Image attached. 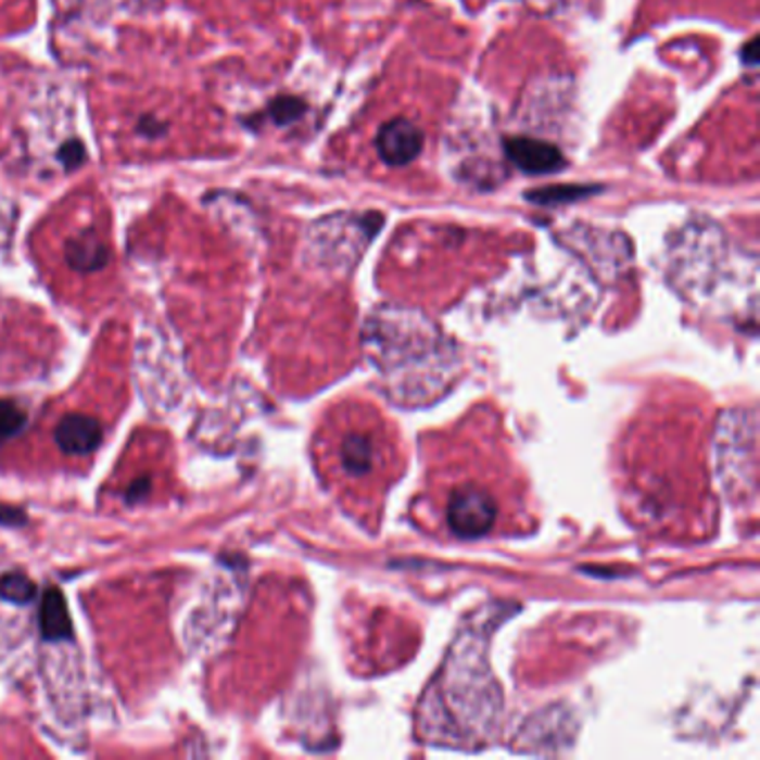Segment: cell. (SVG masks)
Segmentation results:
<instances>
[{
    "label": "cell",
    "mask_w": 760,
    "mask_h": 760,
    "mask_svg": "<svg viewBox=\"0 0 760 760\" xmlns=\"http://www.w3.org/2000/svg\"><path fill=\"white\" fill-rule=\"evenodd\" d=\"M448 527L459 537H482L493 529L495 502L493 497L476 486H461L448 499Z\"/></svg>",
    "instance_id": "obj_1"
},
{
    "label": "cell",
    "mask_w": 760,
    "mask_h": 760,
    "mask_svg": "<svg viewBox=\"0 0 760 760\" xmlns=\"http://www.w3.org/2000/svg\"><path fill=\"white\" fill-rule=\"evenodd\" d=\"M425 145V135L408 118H393L382 125L375 139V148L379 159L387 165H406L415 161Z\"/></svg>",
    "instance_id": "obj_2"
},
{
    "label": "cell",
    "mask_w": 760,
    "mask_h": 760,
    "mask_svg": "<svg viewBox=\"0 0 760 760\" xmlns=\"http://www.w3.org/2000/svg\"><path fill=\"white\" fill-rule=\"evenodd\" d=\"M504 150H506V156L511 159V163L527 175H554V173H560L567 165L562 152L554 143H546L540 139H529V137L506 139Z\"/></svg>",
    "instance_id": "obj_3"
},
{
    "label": "cell",
    "mask_w": 760,
    "mask_h": 760,
    "mask_svg": "<svg viewBox=\"0 0 760 760\" xmlns=\"http://www.w3.org/2000/svg\"><path fill=\"white\" fill-rule=\"evenodd\" d=\"M54 442L65 455H90L103 442V429L99 421L86 413H69L61 417L54 429Z\"/></svg>",
    "instance_id": "obj_4"
},
{
    "label": "cell",
    "mask_w": 760,
    "mask_h": 760,
    "mask_svg": "<svg viewBox=\"0 0 760 760\" xmlns=\"http://www.w3.org/2000/svg\"><path fill=\"white\" fill-rule=\"evenodd\" d=\"M65 262L72 270L83 275L99 273L110 264V245L97 230H83L67 239Z\"/></svg>",
    "instance_id": "obj_5"
},
{
    "label": "cell",
    "mask_w": 760,
    "mask_h": 760,
    "mask_svg": "<svg viewBox=\"0 0 760 760\" xmlns=\"http://www.w3.org/2000/svg\"><path fill=\"white\" fill-rule=\"evenodd\" d=\"M40 633L50 643L72 641L74 636L67 600L59 586H48L40 598Z\"/></svg>",
    "instance_id": "obj_6"
},
{
    "label": "cell",
    "mask_w": 760,
    "mask_h": 760,
    "mask_svg": "<svg viewBox=\"0 0 760 760\" xmlns=\"http://www.w3.org/2000/svg\"><path fill=\"white\" fill-rule=\"evenodd\" d=\"M375 448L366 435H349L342 444V467L351 476H366L372 469Z\"/></svg>",
    "instance_id": "obj_7"
},
{
    "label": "cell",
    "mask_w": 760,
    "mask_h": 760,
    "mask_svg": "<svg viewBox=\"0 0 760 760\" xmlns=\"http://www.w3.org/2000/svg\"><path fill=\"white\" fill-rule=\"evenodd\" d=\"M600 186H546L537 190L524 192L527 201L537 205H558V203H573L588 194H598Z\"/></svg>",
    "instance_id": "obj_8"
},
{
    "label": "cell",
    "mask_w": 760,
    "mask_h": 760,
    "mask_svg": "<svg viewBox=\"0 0 760 760\" xmlns=\"http://www.w3.org/2000/svg\"><path fill=\"white\" fill-rule=\"evenodd\" d=\"M36 594V584L23 571H8L0 575V600L12 605H29Z\"/></svg>",
    "instance_id": "obj_9"
},
{
    "label": "cell",
    "mask_w": 760,
    "mask_h": 760,
    "mask_svg": "<svg viewBox=\"0 0 760 760\" xmlns=\"http://www.w3.org/2000/svg\"><path fill=\"white\" fill-rule=\"evenodd\" d=\"M27 425L25 410L12 400H0V444L16 438Z\"/></svg>",
    "instance_id": "obj_10"
},
{
    "label": "cell",
    "mask_w": 760,
    "mask_h": 760,
    "mask_svg": "<svg viewBox=\"0 0 760 760\" xmlns=\"http://www.w3.org/2000/svg\"><path fill=\"white\" fill-rule=\"evenodd\" d=\"M306 114V103L297 97H277L268 105V116L275 125H290Z\"/></svg>",
    "instance_id": "obj_11"
},
{
    "label": "cell",
    "mask_w": 760,
    "mask_h": 760,
    "mask_svg": "<svg viewBox=\"0 0 760 760\" xmlns=\"http://www.w3.org/2000/svg\"><path fill=\"white\" fill-rule=\"evenodd\" d=\"M56 159L61 161V165L65 167L67 173H72V170H78V167L88 161V150H86V145H83V141L69 139L59 148Z\"/></svg>",
    "instance_id": "obj_12"
},
{
    "label": "cell",
    "mask_w": 760,
    "mask_h": 760,
    "mask_svg": "<svg viewBox=\"0 0 760 760\" xmlns=\"http://www.w3.org/2000/svg\"><path fill=\"white\" fill-rule=\"evenodd\" d=\"M137 132L145 139H161L167 132V123L159 121L156 116H141L137 123Z\"/></svg>",
    "instance_id": "obj_13"
},
{
    "label": "cell",
    "mask_w": 760,
    "mask_h": 760,
    "mask_svg": "<svg viewBox=\"0 0 760 760\" xmlns=\"http://www.w3.org/2000/svg\"><path fill=\"white\" fill-rule=\"evenodd\" d=\"M27 524V514L18 506H10V504H0V527H10V529H21Z\"/></svg>",
    "instance_id": "obj_14"
},
{
    "label": "cell",
    "mask_w": 760,
    "mask_h": 760,
    "mask_svg": "<svg viewBox=\"0 0 760 760\" xmlns=\"http://www.w3.org/2000/svg\"><path fill=\"white\" fill-rule=\"evenodd\" d=\"M150 491H152V478H150V476L137 478V480L128 486V491H125V502H128L130 506H135V504H139V502H143V499L150 495Z\"/></svg>",
    "instance_id": "obj_15"
},
{
    "label": "cell",
    "mask_w": 760,
    "mask_h": 760,
    "mask_svg": "<svg viewBox=\"0 0 760 760\" xmlns=\"http://www.w3.org/2000/svg\"><path fill=\"white\" fill-rule=\"evenodd\" d=\"M743 61H745L747 65H756V63H758V38H751L749 43L745 46V50H743Z\"/></svg>",
    "instance_id": "obj_16"
}]
</instances>
